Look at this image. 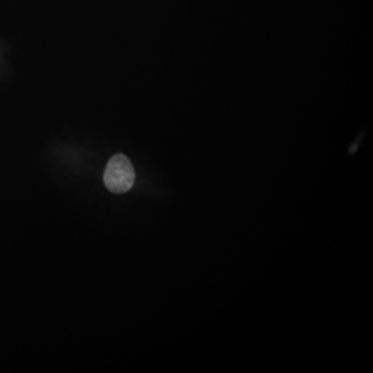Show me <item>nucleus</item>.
Masks as SVG:
<instances>
[{
	"label": "nucleus",
	"mask_w": 373,
	"mask_h": 373,
	"mask_svg": "<svg viewBox=\"0 0 373 373\" xmlns=\"http://www.w3.org/2000/svg\"><path fill=\"white\" fill-rule=\"evenodd\" d=\"M104 183L107 189L115 194L126 193L134 185V167L123 153L113 156L108 162L104 173Z\"/></svg>",
	"instance_id": "1"
}]
</instances>
